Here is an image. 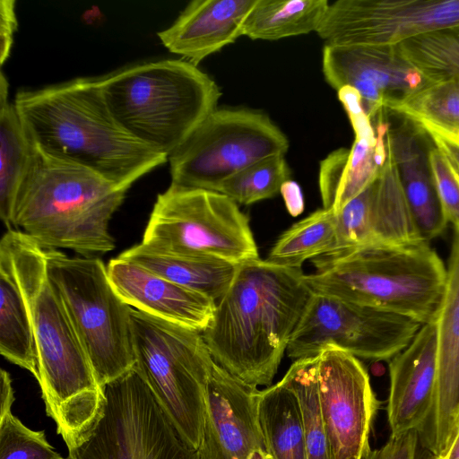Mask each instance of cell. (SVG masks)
I'll list each match as a JSON object with an SVG mask.
<instances>
[{
    "label": "cell",
    "mask_w": 459,
    "mask_h": 459,
    "mask_svg": "<svg viewBox=\"0 0 459 459\" xmlns=\"http://www.w3.org/2000/svg\"><path fill=\"white\" fill-rule=\"evenodd\" d=\"M0 245L8 252L30 314L46 412L67 448L79 445L103 415L106 395L48 273L46 248L17 230Z\"/></svg>",
    "instance_id": "cell-1"
},
{
    "label": "cell",
    "mask_w": 459,
    "mask_h": 459,
    "mask_svg": "<svg viewBox=\"0 0 459 459\" xmlns=\"http://www.w3.org/2000/svg\"><path fill=\"white\" fill-rule=\"evenodd\" d=\"M311 296L301 268L240 264L202 332L213 361L250 386L272 385Z\"/></svg>",
    "instance_id": "cell-2"
},
{
    "label": "cell",
    "mask_w": 459,
    "mask_h": 459,
    "mask_svg": "<svg viewBox=\"0 0 459 459\" xmlns=\"http://www.w3.org/2000/svg\"><path fill=\"white\" fill-rule=\"evenodd\" d=\"M14 106L40 151L97 173L128 190L168 160L126 133L111 115L98 79L74 80L17 92Z\"/></svg>",
    "instance_id": "cell-3"
},
{
    "label": "cell",
    "mask_w": 459,
    "mask_h": 459,
    "mask_svg": "<svg viewBox=\"0 0 459 459\" xmlns=\"http://www.w3.org/2000/svg\"><path fill=\"white\" fill-rule=\"evenodd\" d=\"M126 191L34 146L13 201L11 230L46 249L65 248L82 256L104 254L115 248L109 221Z\"/></svg>",
    "instance_id": "cell-4"
},
{
    "label": "cell",
    "mask_w": 459,
    "mask_h": 459,
    "mask_svg": "<svg viewBox=\"0 0 459 459\" xmlns=\"http://www.w3.org/2000/svg\"><path fill=\"white\" fill-rule=\"evenodd\" d=\"M98 82L117 124L168 157L217 108L221 96L208 74L181 59L137 64Z\"/></svg>",
    "instance_id": "cell-5"
},
{
    "label": "cell",
    "mask_w": 459,
    "mask_h": 459,
    "mask_svg": "<svg viewBox=\"0 0 459 459\" xmlns=\"http://www.w3.org/2000/svg\"><path fill=\"white\" fill-rule=\"evenodd\" d=\"M304 274L312 293L369 305L419 321L436 322L446 289L447 269L429 242L375 246L333 258L313 259Z\"/></svg>",
    "instance_id": "cell-6"
},
{
    "label": "cell",
    "mask_w": 459,
    "mask_h": 459,
    "mask_svg": "<svg viewBox=\"0 0 459 459\" xmlns=\"http://www.w3.org/2000/svg\"><path fill=\"white\" fill-rule=\"evenodd\" d=\"M135 368L185 442L197 450L214 361L201 332L132 307Z\"/></svg>",
    "instance_id": "cell-7"
},
{
    "label": "cell",
    "mask_w": 459,
    "mask_h": 459,
    "mask_svg": "<svg viewBox=\"0 0 459 459\" xmlns=\"http://www.w3.org/2000/svg\"><path fill=\"white\" fill-rule=\"evenodd\" d=\"M48 276L68 312L99 384L104 388L135 365L131 310L96 256L46 249Z\"/></svg>",
    "instance_id": "cell-8"
},
{
    "label": "cell",
    "mask_w": 459,
    "mask_h": 459,
    "mask_svg": "<svg viewBox=\"0 0 459 459\" xmlns=\"http://www.w3.org/2000/svg\"><path fill=\"white\" fill-rule=\"evenodd\" d=\"M141 243L160 251L237 264L259 259L249 221L238 204L204 189L170 185L160 194Z\"/></svg>",
    "instance_id": "cell-9"
},
{
    "label": "cell",
    "mask_w": 459,
    "mask_h": 459,
    "mask_svg": "<svg viewBox=\"0 0 459 459\" xmlns=\"http://www.w3.org/2000/svg\"><path fill=\"white\" fill-rule=\"evenodd\" d=\"M289 140L261 111L216 108L169 157L171 186L219 192L249 165L285 155Z\"/></svg>",
    "instance_id": "cell-10"
},
{
    "label": "cell",
    "mask_w": 459,
    "mask_h": 459,
    "mask_svg": "<svg viewBox=\"0 0 459 459\" xmlns=\"http://www.w3.org/2000/svg\"><path fill=\"white\" fill-rule=\"evenodd\" d=\"M104 391L102 417L65 459H199L135 366Z\"/></svg>",
    "instance_id": "cell-11"
},
{
    "label": "cell",
    "mask_w": 459,
    "mask_h": 459,
    "mask_svg": "<svg viewBox=\"0 0 459 459\" xmlns=\"http://www.w3.org/2000/svg\"><path fill=\"white\" fill-rule=\"evenodd\" d=\"M421 325L369 305L312 293L286 351L299 359L334 347L356 358L387 360L410 344Z\"/></svg>",
    "instance_id": "cell-12"
},
{
    "label": "cell",
    "mask_w": 459,
    "mask_h": 459,
    "mask_svg": "<svg viewBox=\"0 0 459 459\" xmlns=\"http://www.w3.org/2000/svg\"><path fill=\"white\" fill-rule=\"evenodd\" d=\"M459 26V0H338L316 33L331 46H395Z\"/></svg>",
    "instance_id": "cell-13"
},
{
    "label": "cell",
    "mask_w": 459,
    "mask_h": 459,
    "mask_svg": "<svg viewBox=\"0 0 459 459\" xmlns=\"http://www.w3.org/2000/svg\"><path fill=\"white\" fill-rule=\"evenodd\" d=\"M321 411L332 459H366L379 409L367 369L358 358L334 347L316 354Z\"/></svg>",
    "instance_id": "cell-14"
},
{
    "label": "cell",
    "mask_w": 459,
    "mask_h": 459,
    "mask_svg": "<svg viewBox=\"0 0 459 459\" xmlns=\"http://www.w3.org/2000/svg\"><path fill=\"white\" fill-rule=\"evenodd\" d=\"M336 219L335 247L319 257L333 258L367 247L407 246L425 241L388 154L377 178L348 202L336 213Z\"/></svg>",
    "instance_id": "cell-15"
},
{
    "label": "cell",
    "mask_w": 459,
    "mask_h": 459,
    "mask_svg": "<svg viewBox=\"0 0 459 459\" xmlns=\"http://www.w3.org/2000/svg\"><path fill=\"white\" fill-rule=\"evenodd\" d=\"M322 70L336 91L348 86L359 92L369 119L429 83L395 46L325 45Z\"/></svg>",
    "instance_id": "cell-16"
},
{
    "label": "cell",
    "mask_w": 459,
    "mask_h": 459,
    "mask_svg": "<svg viewBox=\"0 0 459 459\" xmlns=\"http://www.w3.org/2000/svg\"><path fill=\"white\" fill-rule=\"evenodd\" d=\"M259 392L214 362L199 459H271L258 420Z\"/></svg>",
    "instance_id": "cell-17"
},
{
    "label": "cell",
    "mask_w": 459,
    "mask_h": 459,
    "mask_svg": "<svg viewBox=\"0 0 459 459\" xmlns=\"http://www.w3.org/2000/svg\"><path fill=\"white\" fill-rule=\"evenodd\" d=\"M436 327L435 395L431 411L419 431L421 446L435 456L447 441L459 407V231L454 236L446 289Z\"/></svg>",
    "instance_id": "cell-18"
},
{
    "label": "cell",
    "mask_w": 459,
    "mask_h": 459,
    "mask_svg": "<svg viewBox=\"0 0 459 459\" xmlns=\"http://www.w3.org/2000/svg\"><path fill=\"white\" fill-rule=\"evenodd\" d=\"M387 154L394 162L408 206L427 242L440 236L447 225L433 180L429 152L434 143L417 124L384 111Z\"/></svg>",
    "instance_id": "cell-19"
},
{
    "label": "cell",
    "mask_w": 459,
    "mask_h": 459,
    "mask_svg": "<svg viewBox=\"0 0 459 459\" xmlns=\"http://www.w3.org/2000/svg\"><path fill=\"white\" fill-rule=\"evenodd\" d=\"M107 271L117 295L138 311L201 333L214 316V300L136 263L117 256Z\"/></svg>",
    "instance_id": "cell-20"
},
{
    "label": "cell",
    "mask_w": 459,
    "mask_h": 459,
    "mask_svg": "<svg viewBox=\"0 0 459 459\" xmlns=\"http://www.w3.org/2000/svg\"><path fill=\"white\" fill-rule=\"evenodd\" d=\"M387 420L391 435L416 429L427 420L437 378L436 322L422 325L410 344L391 359Z\"/></svg>",
    "instance_id": "cell-21"
},
{
    "label": "cell",
    "mask_w": 459,
    "mask_h": 459,
    "mask_svg": "<svg viewBox=\"0 0 459 459\" xmlns=\"http://www.w3.org/2000/svg\"><path fill=\"white\" fill-rule=\"evenodd\" d=\"M257 0H195L171 26L158 32L172 53L197 65L243 36L244 23Z\"/></svg>",
    "instance_id": "cell-22"
},
{
    "label": "cell",
    "mask_w": 459,
    "mask_h": 459,
    "mask_svg": "<svg viewBox=\"0 0 459 459\" xmlns=\"http://www.w3.org/2000/svg\"><path fill=\"white\" fill-rule=\"evenodd\" d=\"M387 122L377 115L372 124L354 128L351 149L340 148L320 162L318 184L323 208L338 213L379 175L387 158Z\"/></svg>",
    "instance_id": "cell-23"
},
{
    "label": "cell",
    "mask_w": 459,
    "mask_h": 459,
    "mask_svg": "<svg viewBox=\"0 0 459 459\" xmlns=\"http://www.w3.org/2000/svg\"><path fill=\"white\" fill-rule=\"evenodd\" d=\"M181 286L203 293L217 303L229 289L239 264L228 261L133 246L118 255Z\"/></svg>",
    "instance_id": "cell-24"
},
{
    "label": "cell",
    "mask_w": 459,
    "mask_h": 459,
    "mask_svg": "<svg viewBox=\"0 0 459 459\" xmlns=\"http://www.w3.org/2000/svg\"><path fill=\"white\" fill-rule=\"evenodd\" d=\"M0 353L39 381V358L30 314L11 257L1 245Z\"/></svg>",
    "instance_id": "cell-25"
},
{
    "label": "cell",
    "mask_w": 459,
    "mask_h": 459,
    "mask_svg": "<svg viewBox=\"0 0 459 459\" xmlns=\"http://www.w3.org/2000/svg\"><path fill=\"white\" fill-rule=\"evenodd\" d=\"M257 414L271 459H308L299 404L281 381L260 390Z\"/></svg>",
    "instance_id": "cell-26"
},
{
    "label": "cell",
    "mask_w": 459,
    "mask_h": 459,
    "mask_svg": "<svg viewBox=\"0 0 459 459\" xmlns=\"http://www.w3.org/2000/svg\"><path fill=\"white\" fill-rule=\"evenodd\" d=\"M327 0H257L243 27L251 39L277 40L316 31Z\"/></svg>",
    "instance_id": "cell-27"
},
{
    "label": "cell",
    "mask_w": 459,
    "mask_h": 459,
    "mask_svg": "<svg viewBox=\"0 0 459 459\" xmlns=\"http://www.w3.org/2000/svg\"><path fill=\"white\" fill-rule=\"evenodd\" d=\"M0 217L11 230L13 201L33 152L14 104L0 103Z\"/></svg>",
    "instance_id": "cell-28"
},
{
    "label": "cell",
    "mask_w": 459,
    "mask_h": 459,
    "mask_svg": "<svg viewBox=\"0 0 459 459\" xmlns=\"http://www.w3.org/2000/svg\"><path fill=\"white\" fill-rule=\"evenodd\" d=\"M336 227V213L319 209L284 231L266 260L280 266L301 268L306 260H313L333 251Z\"/></svg>",
    "instance_id": "cell-29"
},
{
    "label": "cell",
    "mask_w": 459,
    "mask_h": 459,
    "mask_svg": "<svg viewBox=\"0 0 459 459\" xmlns=\"http://www.w3.org/2000/svg\"><path fill=\"white\" fill-rule=\"evenodd\" d=\"M386 110L459 142L458 80L429 82Z\"/></svg>",
    "instance_id": "cell-30"
},
{
    "label": "cell",
    "mask_w": 459,
    "mask_h": 459,
    "mask_svg": "<svg viewBox=\"0 0 459 459\" xmlns=\"http://www.w3.org/2000/svg\"><path fill=\"white\" fill-rule=\"evenodd\" d=\"M280 381L299 402L307 458L332 459L319 401L316 355L296 359Z\"/></svg>",
    "instance_id": "cell-31"
},
{
    "label": "cell",
    "mask_w": 459,
    "mask_h": 459,
    "mask_svg": "<svg viewBox=\"0 0 459 459\" xmlns=\"http://www.w3.org/2000/svg\"><path fill=\"white\" fill-rule=\"evenodd\" d=\"M395 48L427 82L459 81V26L406 39Z\"/></svg>",
    "instance_id": "cell-32"
},
{
    "label": "cell",
    "mask_w": 459,
    "mask_h": 459,
    "mask_svg": "<svg viewBox=\"0 0 459 459\" xmlns=\"http://www.w3.org/2000/svg\"><path fill=\"white\" fill-rule=\"evenodd\" d=\"M290 175L284 155H274L260 160L228 178L219 193L237 204L248 205L280 193Z\"/></svg>",
    "instance_id": "cell-33"
},
{
    "label": "cell",
    "mask_w": 459,
    "mask_h": 459,
    "mask_svg": "<svg viewBox=\"0 0 459 459\" xmlns=\"http://www.w3.org/2000/svg\"><path fill=\"white\" fill-rule=\"evenodd\" d=\"M0 459H65L48 443L44 430L25 426L11 411L0 415Z\"/></svg>",
    "instance_id": "cell-34"
},
{
    "label": "cell",
    "mask_w": 459,
    "mask_h": 459,
    "mask_svg": "<svg viewBox=\"0 0 459 459\" xmlns=\"http://www.w3.org/2000/svg\"><path fill=\"white\" fill-rule=\"evenodd\" d=\"M429 164L445 217L459 231V171L435 144L429 152Z\"/></svg>",
    "instance_id": "cell-35"
},
{
    "label": "cell",
    "mask_w": 459,
    "mask_h": 459,
    "mask_svg": "<svg viewBox=\"0 0 459 459\" xmlns=\"http://www.w3.org/2000/svg\"><path fill=\"white\" fill-rule=\"evenodd\" d=\"M420 445L418 430L404 431L391 435L382 447L370 451L366 459H422L419 458Z\"/></svg>",
    "instance_id": "cell-36"
},
{
    "label": "cell",
    "mask_w": 459,
    "mask_h": 459,
    "mask_svg": "<svg viewBox=\"0 0 459 459\" xmlns=\"http://www.w3.org/2000/svg\"><path fill=\"white\" fill-rule=\"evenodd\" d=\"M17 28L15 2L13 0L0 1V63L4 65L8 58L13 34Z\"/></svg>",
    "instance_id": "cell-37"
},
{
    "label": "cell",
    "mask_w": 459,
    "mask_h": 459,
    "mask_svg": "<svg viewBox=\"0 0 459 459\" xmlns=\"http://www.w3.org/2000/svg\"><path fill=\"white\" fill-rule=\"evenodd\" d=\"M280 193L290 215L295 217L303 212L305 208L304 197L297 182L290 179L287 180L282 184Z\"/></svg>",
    "instance_id": "cell-38"
},
{
    "label": "cell",
    "mask_w": 459,
    "mask_h": 459,
    "mask_svg": "<svg viewBox=\"0 0 459 459\" xmlns=\"http://www.w3.org/2000/svg\"><path fill=\"white\" fill-rule=\"evenodd\" d=\"M425 132L429 135L435 146L444 152L459 171V142L435 131Z\"/></svg>",
    "instance_id": "cell-39"
},
{
    "label": "cell",
    "mask_w": 459,
    "mask_h": 459,
    "mask_svg": "<svg viewBox=\"0 0 459 459\" xmlns=\"http://www.w3.org/2000/svg\"><path fill=\"white\" fill-rule=\"evenodd\" d=\"M436 459H459V407L455 414L447 441Z\"/></svg>",
    "instance_id": "cell-40"
},
{
    "label": "cell",
    "mask_w": 459,
    "mask_h": 459,
    "mask_svg": "<svg viewBox=\"0 0 459 459\" xmlns=\"http://www.w3.org/2000/svg\"><path fill=\"white\" fill-rule=\"evenodd\" d=\"M0 415H2L12 411L15 399L11 377L4 369L0 371Z\"/></svg>",
    "instance_id": "cell-41"
},
{
    "label": "cell",
    "mask_w": 459,
    "mask_h": 459,
    "mask_svg": "<svg viewBox=\"0 0 459 459\" xmlns=\"http://www.w3.org/2000/svg\"><path fill=\"white\" fill-rule=\"evenodd\" d=\"M422 459H436L435 455L427 450L426 455L422 457Z\"/></svg>",
    "instance_id": "cell-42"
}]
</instances>
